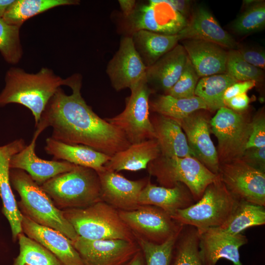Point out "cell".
I'll use <instances>...</instances> for the list:
<instances>
[{"mask_svg": "<svg viewBox=\"0 0 265 265\" xmlns=\"http://www.w3.org/2000/svg\"><path fill=\"white\" fill-rule=\"evenodd\" d=\"M72 90L68 95L59 87L43 111L35 132L40 134L48 127L52 137L70 144L89 146L112 157L130 145L125 135L97 115L82 98L81 77L75 74L66 79Z\"/></svg>", "mask_w": 265, "mask_h": 265, "instance_id": "cell-1", "label": "cell"}, {"mask_svg": "<svg viewBox=\"0 0 265 265\" xmlns=\"http://www.w3.org/2000/svg\"><path fill=\"white\" fill-rule=\"evenodd\" d=\"M5 82L0 93V107L10 103L26 107L34 116L36 126L49 101L61 85H66V79L46 67L33 74L13 67L6 72Z\"/></svg>", "mask_w": 265, "mask_h": 265, "instance_id": "cell-2", "label": "cell"}, {"mask_svg": "<svg viewBox=\"0 0 265 265\" xmlns=\"http://www.w3.org/2000/svg\"><path fill=\"white\" fill-rule=\"evenodd\" d=\"M10 183L20 197L18 206L22 213L34 222L54 229L73 241L78 237L50 196L25 171H10Z\"/></svg>", "mask_w": 265, "mask_h": 265, "instance_id": "cell-3", "label": "cell"}, {"mask_svg": "<svg viewBox=\"0 0 265 265\" xmlns=\"http://www.w3.org/2000/svg\"><path fill=\"white\" fill-rule=\"evenodd\" d=\"M62 211L78 236L82 238L136 241L133 233L121 218L118 210L104 201L84 208Z\"/></svg>", "mask_w": 265, "mask_h": 265, "instance_id": "cell-4", "label": "cell"}, {"mask_svg": "<svg viewBox=\"0 0 265 265\" xmlns=\"http://www.w3.org/2000/svg\"><path fill=\"white\" fill-rule=\"evenodd\" d=\"M42 188L62 210L81 208L101 201L98 175L94 169L77 165L49 180Z\"/></svg>", "mask_w": 265, "mask_h": 265, "instance_id": "cell-5", "label": "cell"}, {"mask_svg": "<svg viewBox=\"0 0 265 265\" xmlns=\"http://www.w3.org/2000/svg\"><path fill=\"white\" fill-rule=\"evenodd\" d=\"M239 201L219 176L207 186L199 200L178 210L171 217L179 224L194 227L198 231L218 227L226 221Z\"/></svg>", "mask_w": 265, "mask_h": 265, "instance_id": "cell-6", "label": "cell"}, {"mask_svg": "<svg viewBox=\"0 0 265 265\" xmlns=\"http://www.w3.org/2000/svg\"><path fill=\"white\" fill-rule=\"evenodd\" d=\"M150 176L160 186L172 187L178 183L185 185L195 201L202 197L206 188L218 178L193 157H165L160 155L148 164Z\"/></svg>", "mask_w": 265, "mask_h": 265, "instance_id": "cell-7", "label": "cell"}, {"mask_svg": "<svg viewBox=\"0 0 265 265\" xmlns=\"http://www.w3.org/2000/svg\"><path fill=\"white\" fill-rule=\"evenodd\" d=\"M130 90L124 110L105 120L122 132L131 144L155 138L149 112V98L154 91L146 78Z\"/></svg>", "mask_w": 265, "mask_h": 265, "instance_id": "cell-8", "label": "cell"}, {"mask_svg": "<svg viewBox=\"0 0 265 265\" xmlns=\"http://www.w3.org/2000/svg\"><path fill=\"white\" fill-rule=\"evenodd\" d=\"M251 122L245 112H237L223 106L210 120V128L217 139L219 164L241 158L246 149Z\"/></svg>", "mask_w": 265, "mask_h": 265, "instance_id": "cell-9", "label": "cell"}, {"mask_svg": "<svg viewBox=\"0 0 265 265\" xmlns=\"http://www.w3.org/2000/svg\"><path fill=\"white\" fill-rule=\"evenodd\" d=\"M118 212L133 235L154 243H164L179 234L184 226L163 210L154 206L140 205L133 210Z\"/></svg>", "mask_w": 265, "mask_h": 265, "instance_id": "cell-10", "label": "cell"}, {"mask_svg": "<svg viewBox=\"0 0 265 265\" xmlns=\"http://www.w3.org/2000/svg\"><path fill=\"white\" fill-rule=\"evenodd\" d=\"M132 33L145 30L166 35L179 33L187 21L170 0H152L147 4L136 6L133 12L125 18Z\"/></svg>", "mask_w": 265, "mask_h": 265, "instance_id": "cell-11", "label": "cell"}, {"mask_svg": "<svg viewBox=\"0 0 265 265\" xmlns=\"http://www.w3.org/2000/svg\"><path fill=\"white\" fill-rule=\"evenodd\" d=\"M228 190L239 200L265 206V172L240 159L219 164L218 174Z\"/></svg>", "mask_w": 265, "mask_h": 265, "instance_id": "cell-12", "label": "cell"}, {"mask_svg": "<svg viewBox=\"0 0 265 265\" xmlns=\"http://www.w3.org/2000/svg\"><path fill=\"white\" fill-rule=\"evenodd\" d=\"M83 265H125L140 250L136 241L90 240L78 236L72 241Z\"/></svg>", "mask_w": 265, "mask_h": 265, "instance_id": "cell-13", "label": "cell"}, {"mask_svg": "<svg viewBox=\"0 0 265 265\" xmlns=\"http://www.w3.org/2000/svg\"><path fill=\"white\" fill-rule=\"evenodd\" d=\"M209 112L198 110L177 122L185 132L194 158L212 172L218 174L220 164L216 148L210 136Z\"/></svg>", "mask_w": 265, "mask_h": 265, "instance_id": "cell-14", "label": "cell"}, {"mask_svg": "<svg viewBox=\"0 0 265 265\" xmlns=\"http://www.w3.org/2000/svg\"><path fill=\"white\" fill-rule=\"evenodd\" d=\"M146 66L135 49L131 36L123 37L108 63L106 73L116 91L134 87L145 78Z\"/></svg>", "mask_w": 265, "mask_h": 265, "instance_id": "cell-15", "label": "cell"}, {"mask_svg": "<svg viewBox=\"0 0 265 265\" xmlns=\"http://www.w3.org/2000/svg\"><path fill=\"white\" fill-rule=\"evenodd\" d=\"M198 232L199 254L203 265H215L220 259H226L233 265H242L239 249L248 242L246 236L241 233L231 235L218 227Z\"/></svg>", "mask_w": 265, "mask_h": 265, "instance_id": "cell-16", "label": "cell"}, {"mask_svg": "<svg viewBox=\"0 0 265 265\" xmlns=\"http://www.w3.org/2000/svg\"><path fill=\"white\" fill-rule=\"evenodd\" d=\"M97 173L100 184L101 201L118 211H132L140 206L138 198L148 178L132 181L105 168Z\"/></svg>", "mask_w": 265, "mask_h": 265, "instance_id": "cell-17", "label": "cell"}, {"mask_svg": "<svg viewBox=\"0 0 265 265\" xmlns=\"http://www.w3.org/2000/svg\"><path fill=\"white\" fill-rule=\"evenodd\" d=\"M40 134L35 132L29 144L11 158L10 169L26 172L39 186L54 177L74 169L77 165L64 160H47L39 158L35 153L36 141Z\"/></svg>", "mask_w": 265, "mask_h": 265, "instance_id": "cell-18", "label": "cell"}, {"mask_svg": "<svg viewBox=\"0 0 265 265\" xmlns=\"http://www.w3.org/2000/svg\"><path fill=\"white\" fill-rule=\"evenodd\" d=\"M26 146L25 141L21 138L0 146V196L2 202V212L9 223L14 240L23 232V214L11 189L9 163L12 157Z\"/></svg>", "mask_w": 265, "mask_h": 265, "instance_id": "cell-19", "label": "cell"}, {"mask_svg": "<svg viewBox=\"0 0 265 265\" xmlns=\"http://www.w3.org/2000/svg\"><path fill=\"white\" fill-rule=\"evenodd\" d=\"M23 232L50 251L62 265H83L72 240L60 232L40 225L23 214Z\"/></svg>", "mask_w": 265, "mask_h": 265, "instance_id": "cell-20", "label": "cell"}, {"mask_svg": "<svg viewBox=\"0 0 265 265\" xmlns=\"http://www.w3.org/2000/svg\"><path fill=\"white\" fill-rule=\"evenodd\" d=\"M178 34L181 40H202L230 50L237 49L238 46L233 37L222 28L211 12L202 5L192 9L187 25Z\"/></svg>", "mask_w": 265, "mask_h": 265, "instance_id": "cell-21", "label": "cell"}, {"mask_svg": "<svg viewBox=\"0 0 265 265\" xmlns=\"http://www.w3.org/2000/svg\"><path fill=\"white\" fill-rule=\"evenodd\" d=\"M181 41L199 77L226 73L228 52L224 48L202 40L185 39Z\"/></svg>", "mask_w": 265, "mask_h": 265, "instance_id": "cell-22", "label": "cell"}, {"mask_svg": "<svg viewBox=\"0 0 265 265\" xmlns=\"http://www.w3.org/2000/svg\"><path fill=\"white\" fill-rule=\"evenodd\" d=\"M187 59L186 53L181 44L160 57L147 67L145 78L148 86L155 91L159 90L167 94L175 85L184 68Z\"/></svg>", "mask_w": 265, "mask_h": 265, "instance_id": "cell-23", "label": "cell"}, {"mask_svg": "<svg viewBox=\"0 0 265 265\" xmlns=\"http://www.w3.org/2000/svg\"><path fill=\"white\" fill-rule=\"evenodd\" d=\"M187 187L178 183L172 187L157 186L151 183L150 177L141 191L140 205H151L163 210L172 216L178 210L186 208L194 203Z\"/></svg>", "mask_w": 265, "mask_h": 265, "instance_id": "cell-24", "label": "cell"}, {"mask_svg": "<svg viewBox=\"0 0 265 265\" xmlns=\"http://www.w3.org/2000/svg\"><path fill=\"white\" fill-rule=\"evenodd\" d=\"M46 152L54 160L61 159L72 164L92 168L96 172L105 169L111 157L81 144H70L52 137L46 139Z\"/></svg>", "mask_w": 265, "mask_h": 265, "instance_id": "cell-25", "label": "cell"}, {"mask_svg": "<svg viewBox=\"0 0 265 265\" xmlns=\"http://www.w3.org/2000/svg\"><path fill=\"white\" fill-rule=\"evenodd\" d=\"M160 155L165 157H194L185 133L176 120L157 114L150 117Z\"/></svg>", "mask_w": 265, "mask_h": 265, "instance_id": "cell-26", "label": "cell"}, {"mask_svg": "<svg viewBox=\"0 0 265 265\" xmlns=\"http://www.w3.org/2000/svg\"><path fill=\"white\" fill-rule=\"evenodd\" d=\"M160 155L155 138L131 144L112 157L105 165L106 169L118 172L121 170L136 171L146 169L150 162Z\"/></svg>", "mask_w": 265, "mask_h": 265, "instance_id": "cell-27", "label": "cell"}, {"mask_svg": "<svg viewBox=\"0 0 265 265\" xmlns=\"http://www.w3.org/2000/svg\"><path fill=\"white\" fill-rule=\"evenodd\" d=\"M134 46L146 67L173 49L181 40L178 33L166 35L145 30L132 33Z\"/></svg>", "mask_w": 265, "mask_h": 265, "instance_id": "cell-28", "label": "cell"}, {"mask_svg": "<svg viewBox=\"0 0 265 265\" xmlns=\"http://www.w3.org/2000/svg\"><path fill=\"white\" fill-rule=\"evenodd\" d=\"M77 0H14L1 18L6 23L21 27L27 19L53 8L76 5Z\"/></svg>", "mask_w": 265, "mask_h": 265, "instance_id": "cell-29", "label": "cell"}, {"mask_svg": "<svg viewBox=\"0 0 265 265\" xmlns=\"http://www.w3.org/2000/svg\"><path fill=\"white\" fill-rule=\"evenodd\" d=\"M150 110L157 114L180 121L193 112L208 110L204 102L199 97L177 98L162 94L149 102Z\"/></svg>", "mask_w": 265, "mask_h": 265, "instance_id": "cell-30", "label": "cell"}, {"mask_svg": "<svg viewBox=\"0 0 265 265\" xmlns=\"http://www.w3.org/2000/svg\"><path fill=\"white\" fill-rule=\"evenodd\" d=\"M238 82L227 73L213 75L199 80L195 90V96L205 104L210 112L225 106L223 96L226 90Z\"/></svg>", "mask_w": 265, "mask_h": 265, "instance_id": "cell-31", "label": "cell"}, {"mask_svg": "<svg viewBox=\"0 0 265 265\" xmlns=\"http://www.w3.org/2000/svg\"><path fill=\"white\" fill-rule=\"evenodd\" d=\"M265 224V207L239 200L226 221L218 228L235 235L248 228Z\"/></svg>", "mask_w": 265, "mask_h": 265, "instance_id": "cell-32", "label": "cell"}, {"mask_svg": "<svg viewBox=\"0 0 265 265\" xmlns=\"http://www.w3.org/2000/svg\"><path fill=\"white\" fill-rule=\"evenodd\" d=\"M170 265H203L196 228L184 225L175 243Z\"/></svg>", "mask_w": 265, "mask_h": 265, "instance_id": "cell-33", "label": "cell"}, {"mask_svg": "<svg viewBox=\"0 0 265 265\" xmlns=\"http://www.w3.org/2000/svg\"><path fill=\"white\" fill-rule=\"evenodd\" d=\"M18 239L20 253L13 265H62L50 251L23 232Z\"/></svg>", "mask_w": 265, "mask_h": 265, "instance_id": "cell-34", "label": "cell"}, {"mask_svg": "<svg viewBox=\"0 0 265 265\" xmlns=\"http://www.w3.org/2000/svg\"><path fill=\"white\" fill-rule=\"evenodd\" d=\"M245 9L233 23V30L246 35L263 30L265 26V2L263 0H245Z\"/></svg>", "mask_w": 265, "mask_h": 265, "instance_id": "cell-35", "label": "cell"}, {"mask_svg": "<svg viewBox=\"0 0 265 265\" xmlns=\"http://www.w3.org/2000/svg\"><path fill=\"white\" fill-rule=\"evenodd\" d=\"M180 233L161 244L154 243L133 235L143 254L146 265H170L175 243Z\"/></svg>", "mask_w": 265, "mask_h": 265, "instance_id": "cell-36", "label": "cell"}, {"mask_svg": "<svg viewBox=\"0 0 265 265\" xmlns=\"http://www.w3.org/2000/svg\"><path fill=\"white\" fill-rule=\"evenodd\" d=\"M20 28L9 25L0 19V53L4 60L12 64L18 63L23 55Z\"/></svg>", "mask_w": 265, "mask_h": 265, "instance_id": "cell-37", "label": "cell"}, {"mask_svg": "<svg viewBox=\"0 0 265 265\" xmlns=\"http://www.w3.org/2000/svg\"><path fill=\"white\" fill-rule=\"evenodd\" d=\"M226 68V73L238 81H254L259 83L264 80L263 70L247 63L236 49L228 52Z\"/></svg>", "mask_w": 265, "mask_h": 265, "instance_id": "cell-38", "label": "cell"}, {"mask_svg": "<svg viewBox=\"0 0 265 265\" xmlns=\"http://www.w3.org/2000/svg\"><path fill=\"white\" fill-rule=\"evenodd\" d=\"M199 78L187 57L178 80L166 95L177 98H190L195 97V90Z\"/></svg>", "mask_w": 265, "mask_h": 265, "instance_id": "cell-39", "label": "cell"}, {"mask_svg": "<svg viewBox=\"0 0 265 265\" xmlns=\"http://www.w3.org/2000/svg\"><path fill=\"white\" fill-rule=\"evenodd\" d=\"M265 147V114L264 108L256 113L251 120V132L246 149Z\"/></svg>", "mask_w": 265, "mask_h": 265, "instance_id": "cell-40", "label": "cell"}, {"mask_svg": "<svg viewBox=\"0 0 265 265\" xmlns=\"http://www.w3.org/2000/svg\"><path fill=\"white\" fill-rule=\"evenodd\" d=\"M240 159L249 165L265 172V147L246 149Z\"/></svg>", "mask_w": 265, "mask_h": 265, "instance_id": "cell-41", "label": "cell"}, {"mask_svg": "<svg viewBox=\"0 0 265 265\" xmlns=\"http://www.w3.org/2000/svg\"><path fill=\"white\" fill-rule=\"evenodd\" d=\"M236 50L247 63L262 70L265 69V53L264 50L243 47H238Z\"/></svg>", "mask_w": 265, "mask_h": 265, "instance_id": "cell-42", "label": "cell"}, {"mask_svg": "<svg viewBox=\"0 0 265 265\" xmlns=\"http://www.w3.org/2000/svg\"><path fill=\"white\" fill-rule=\"evenodd\" d=\"M257 83L254 81H238L230 86L225 91L223 99L226 102L236 96L246 93L253 88Z\"/></svg>", "mask_w": 265, "mask_h": 265, "instance_id": "cell-43", "label": "cell"}, {"mask_svg": "<svg viewBox=\"0 0 265 265\" xmlns=\"http://www.w3.org/2000/svg\"><path fill=\"white\" fill-rule=\"evenodd\" d=\"M250 99L246 93L234 97L225 103V106L237 112H245L248 108Z\"/></svg>", "mask_w": 265, "mask_h": 265, "instance_id": "cell-44", "label": "cell"}, {"mask_svg": "<svg viewBox=\"0 0 265 265\" xmlns=\"http://www.w3.org/2000/svg\"><path fill=\"white\" fill-rule=\"evenodd\" d=\"M176 9L188 21L192 11V2L190 0H170Z\"/></svg>", "mask_w": 265, "mask_h": 265, "instance_id": "cell-45", "label": "cell"}, {"mask_svg": "<svg viewBox=\"0 0 265 265\" xmlns=\"http://www.w3.org/2000/svg\"><path fill=\"white\" fill-rule=\"evenodd\" d=\"M118 1L125 18L128 17L133 12L136 6L135 0H120Z\"/></svg>", "mask_w": 265, "mask_h": 265, "instance_id": "cell-46", "label": "cell"}, {"mask_svg": "<svg viewBox=\"0 0 265 265\" xmlns=\"http://www.w3.org/2000/svg\"><path fill=\"white\" fill-rule=\"evenodd\" d=\"M125 265H146L141 250H139Z\"/></svg>", "mask_w": 265, "mask_h": 265, "instance_id": "cell-47", "label": "cell"}, {"mask_svg": "<svg viewBox=\"0 0 265 265\" xmlns=\"http://www.w3.org/2000/svg\"><path fill=\"white\" fill-rule=\"evenodd\" d=\"M14 0H0V19H1L7 9Z\"/></svg>", "mask_w": 265, "mask_h": 265, "instance_id": "cell-48", "label": "cell"}]
</instances>
